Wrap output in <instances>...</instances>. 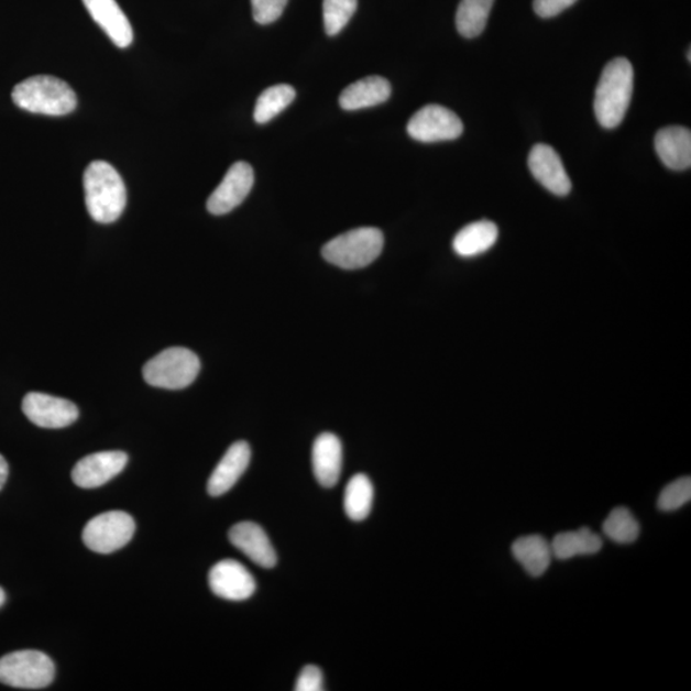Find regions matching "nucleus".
Listing matches in <instances>:
<instances>
[{
    "label": "nucleus",
    "instance_id": "obj_2",
    "mask_svg": "<svg viewBox=\"0 0 691 691\" xmlns=\"http://www.w3.org/2000/svg\"><path fill=\"white\" fill-rule=\"evenodd\" d=\"M634 91V69L626 58L611 61L596 85L594 113L604 129H616L629 109Z\"/></svg>",
    "mask_w": 691,
    "mask_h": 691
},
{
    "label": "nucleus",
    "instance_id": "obj_5",
    "mask_svg": "<svg viewBox=\"0 0 691 691\" xmlns=\"http://www.w3.org/2000/svg\"><path fill=\"white\" fill-rule=\"evenodd\" d=\"M200 360L185 348H171L149 360L143 369L144 380L156 388L184 390L200 372Z\"/></svg>",
    "mask_w": 691,
    "mask_h": 691
},
{
    "label": "nucleus",
    "instance_id": "obj_30",
    "mask_svg": "<svg viewBox=\"0 0 691 691\" xmlns=\"http://www.w3.org/2000/svg\"><path fill=\"white\" fill-rule=\"evenodd\" d=\"M295 690L296 691L325 690L323 673H321L319 667L312 666V665L304 667L300 674H298Z\"/></svg>",
    "mask_w": 691,
    "mask_h": 691
},
{
    "label": "nucleus",
    "instance_id": "obj_21",
    "mask_svg": "<svg viewBox=\"0 0 691 691\" xmlns=\"http://www.w3.org/2000/svg\"><path fill=\"white\" fill-rule=\"evenodd\" d=\"M498 239V227L491 221L470 223L454 235L452 248L462 257H471L489 251Z\"/></svg>",
    "mask_w": 691,
    "mask_h": 691
},
{
    "label": "nucleus",
    "instance_id": "obj_13",
    "mask_svg": "<svg viewBox=\"0 0 691 691\" xmlns=\"http://www.w3.org/2000/svg\"><path fill=\"white\" fill-rule=\"evenodd\" d=\"M529 169L534 178L549 193L557 196L570 194L572 184L560 155L552 146L538 144L533 146L529 154Z\"/></svg>",
    "mask_w": 691,
    "mask_h": 691
},
{
    "label": "nucleus",
    "instance_id": "obj_8",
    "mask_svg": "<svg viewBox=\"0 0 691 691\" xmlns=\"http://www.w3.org/2000/svg\"><path fill=\"white\" fill-rule=\"evenodd\" d=\"M407 132L420 143H439L462 135L463 124L457 113L442 106L423 107L407 123Z\"/></svg>",
    "mask_w": 691,
    "mask_h": 691
},
{
    "label": "nucleus",
    "instance_id": "obj_25",
    "mask_svg": "<svg viewBox=\"0 0 691 691\" xmlns=\"http://www.w3.org/2000/svg\"><path fill=\"white\" fill-rule=\"evenodd\" d=\"M296 91L289 85H274L264 90L255 106L254 118L259 124L268 123L293 103Z\"/></svg>",
    "mask_w": 691,
    "mask_h": 691
},
{
    "label": "nucleus",
    "instance_id": "obj_24",
    "mask_svg": "<svg viewBox=\"0 0 691 691\" xmlns=\"http://www.w3.org/2000/svg\"><path fill=\"white\" fill-rule=\"evenodd\" d=\"M494 0H461L457 13V28L463 37L481 35L489 22Z\"/></svg>",
    "mask_w": 691,
    "mask_h": 691
},
{
    "label": "nucleus",
    "instance_id": "obj_31",
    "mask_svg": "<svg viewBox=\"0 0 691 691\" xmlns=\"http://www.w3.org/2000/svg\"><path fill=\"white\" fill-rule=\"evenodd\" d=\"M577 2L578 0H534L533 7L539 18L551 19Z\"/></svg>",
    "mask_w": 691,
    "mask_h": 691
},
{
    "label": "nucleus",
    "instance_id": "obj_12",
    "mask_svg": "<svg viewBox=\"0 0 691 691\" xmlns=\"http://www.w3.org/2000/svg\"><path fill=\"white\" fill-rule=\"evenodd\" d=\"M211 592L227 601H245L254 594L256 584L250 571L234 560H223L209 572Z\"/></svg>",
    "mask_w": 691,
    "mask_h": 691
},
{
    "label": "nucleus",
    "instance_id": "obj_15",
    "mask_svg": "<svg viewBox=\"0 0 691 691\" xmlns=\"http://www.w3.org/2000/svg\"><path fill=\"white\" fill-rule=\"evenodd\" d=\"M83 3L118 48H129L133 42V30L116 0H83Z\"/></svg>",
    "mask_w": 691,
    "mask_h": 691
},
{
    "label": "nucleus",
    "instance_id": "obj_29",
    "mask_svg": "<svg viewBox=\"0 0 691 691\" xmlns=\"http://www.w3.org/2000/svg\"><path fill=\"white\" fill-rule=\"evenodd\" d=\"M288 0H251L254 20L261 25H270L284 13Z\"/></svg>",
    "mask_w": 691,
    "mask_h": 691
},
{
    "label": "nucleus",
    "instance_id": "obj_11",
    "mask_svg": "<svg viewBox=\"0 0 691 691\" xmlns=\"http://www.w3.org/2000/svg\"><path fill=\"white\" fill-rule=\"evenodd\" d=\"M129 457L122 451H103L89 454L78 461L73 470V481L85 490L98 489L128 465Z\"/></svg>",
    "mask_w": 691,
    "mask_h": 691
},
{
    "label": "nucleus",
    "instance_id": "obj_10",
    "mask_svg": "<svg viewBox=\"0 0 691 691\" xmlns=\"http://www.w3.org/2000/svg\"><path fill=\"white\" fill-rule=\"evenodd\" d=\"M254 186V169L249 163L238 162L227 172L207 202L209 213L224 216L238 208L248 198Z\"/></svg>",
    "mask_w": 691,
    "mask_h": 691
},
{
    "label": "nucleus",
    "instance_id": "obj_18",
    "mask_svg": "<svg viewBox=\"0 0 691 691\" xmlns=\"http://www.w3.org/2000/svg\"><path fill=\"white\" fill-rule=\"evenodd\" d=\"M656 152L666 167L685 171L691 166V132L681 125H671L657 132Z\"/></svg>",
    "mask_w": 691,
    "mask_h": 691
},
{
    "label": "nucleus",
    "instance_id": "obj_19",
    "mask_svg": "<svg viewBox=\"0 0 691 691\" xmlns=\"http://www.w3.org/2000/svg\"><path fill=\"white\" fill-rule=\"evenodd\" d=\"M391 84L381 76H369L351 84L340 97V106L344 111H359L383 105L391 97Z\"/></svg>",
    "mask_w": 691,
    "mask_h": 691
},
{
    "label": "nucleus",
    "instance_id": "obj_14",
    "mask_svg": "<svg viewBox=\"0 0 691 691\" xmlns=\"http://www.w3.org/2000/svg\"><path fill=\"white\" fill-rule=\"evenodd\" d=\"M229 537L231 544L259 567L265 569L276 567V551L261 525L251 522L235 524Z\"/></svg>",
    "mask_w": 691,
    "mask_h": 691
},
{
    "label": "nucleus",
    "instance_id": "obj_9",
    "mask_svg": "<svg viewBox=\"0 0 691 691\" xmlns=\"http://www.w3.org/2000/svg\"><path fill=\"white\" fill-rule=\"evenodd\" d=\"M22 412L35 426L46 429H61L78 419V408L68 399L30 392L22 402Z\"/></svg>",
    "mask_w": 691,
    "mask_h": 691
},
{
    "label": "nucleus",
    "instance_id": "obj_26",
    "mask_svg": "<svg viewBox=\"0 0 691 691\" xmlns=\"http://www.w3.org/2000/svg\"><path fill=\"white\" fill-rule=\"evenodd\" d=\"M602 530L604 536L618 545H630L638 539L640 525L629 508L616 507L612 509Z\"/></svg>",
    "mask_w": 691,
    "mask_h": 691
},
{
    "label": "nucleus",
    "instance_id": "obj_17",
    "mask_svg": "<svg viewBox=\"0 0 691 691\" xmlns=\"http://www.w3.org/2000/svg\"><path fill=\"white\" fill-rule=\"evenodd\" d=\"M314 475L325 489H332L340 481L342 471V443L332 434L320 435L312 447Z\"/></svg>",
    "mask_w": 691,
    "mask_h": 691
},
{
    "label": "nucleus",
    "instance_id": "obj_32",
    "mask_svg": "<svg viewBox=\"0 0 691 691\" xmlns=\"http://www.w3.org/2000/svg\"><path fill=\"white\" fill-rule=\"evenodd\" d=\"M8 473H10V468H8V462L2 457V454H0V491H2L7 482Z\"/></svg>",
    "mask_w": 691,
    "mask_h": 691
},
{
    "label": "nucleus",
    "instance_id": "obj_7",
    "mask_svg": "<svg viewBox=\"0 0 691 691\" xmlns=\"http://www.w3.org/2000/svg\"><path fill=\"white\" fill-rule=\"evenodd\" d=\"M135 529V520L128 513L108 512L86 524L83 539L92 552L113 553L129 544Z\"/></svg>",
    "mask_w": 691,
    "mask_h": 691
},
{
    "label": "nucleus",
    "instance_id": "obj_27",
    "mask_svg": "<svg viewBox=\"0 0 691 691\" xmlns=\"http://www.w3.org/2000/svg\"><path fill=\"white\" fill-rule=\"evenodd\" d=\"M358 10V0H323L326 33L336 36L348 25Z\"/></svg>",
    "mask_w": 691,
    "mask_h": 691
},
{
    "label": "nucleus",
    "instance_id": "obj_23",
    "mask_svg": "<svg viewBox=\"0 0 691 691\" xmlns=\"http://www.w3.org/2000/svg\"><path fill=\"white\" fill-rule=\"evenodd\" d=\"M374 498V489L364 474L350 479L344 490V512L352 522H363L371 514Z\"/></svg>",
    "mask_w": 691,
    "mask_h": 691
},
{
    "label": "nucleus",
    "instance_id": "obj_22",
    "mask_svg": "<svg viewBox=\"0 0 691 691\" xmlns=\"http://www.w3.org/2000/svg\"><path fill=\"white\" fill-rule=\"evenodd\" d=\"M602 547V538L589 528L559 533L551 541L555 559L563 561L574 559L577 556L599 553Z\"/></svg>",
    "mask_w": 691,
    "mask_h": 691
},
{
    "label": "nucleus",
    "instance_id": "obj_16",
    "mask_svg": "<svg viewBox=\"0 0 691 691\" xmlns=\"http://www.w3.org/2000/svg\"><path fill=\"white\" fill-rule=\"evenodd\" d=\"M251 459V449L245 441L233 443L219 461L208 482L210 496L219 497L229 492L245 473Z\"/></svg>",
    "mask_w": 691,
    "mask_h": 691
},
{
    "label": "nucleus",
    "instance_id": "obj_1",
    "mask_svg": "<svg viewBox=\"0 0 691 691\" xmlns=\"http://www.w3.org/2000/svg\"><path fill=\"white\" fill-rule=\"evenodd\" d=\"M85 201L90 217L98 223H113L128 204V191L120 173L105 161L90 164L84 175Z\"/></svg>",
    "mask_w": 691,
    "mask_h": 691
},
{
    "label": "nucleus",
    "instance_id": "obj_28",
    "mask_svg": "<svg viewBox=\"0 0 691 691\" xmlns=\"http://www.w3.org/2000/svg\"><path fill=\"white\" fill-rule=\"evenodd\" d=\"M691 500V478L684 476L666 485L657 501V506L663 513L677 512Z\"/></svg>",
    "mask_w": 691,
    "mask_h": 691
},
{
    "label": "nucleus",
    "instance_id": "obj_33",
    "mask_svg": "<svg viewBox=\"0 0 691 691\" xmlns=\"http://www.w3.org/2000/svg\"><path fill=\"white\" fill-rule=\"evenodd\" d=\"M4 602H6V593L3 591V588H0V607L3 606Z\"/></svg>",
    "mask_w": 691,
    "mask_h": 691
},
{
    "label": "nucleus",
    "instance_id": "obj_20",
    "mask_svg": "<svg viewBox=\"0 0 691 691\" xmlns=\"http://www.w3.org/2000/svg\"><path fill=\"white\" fill-rule=\"evenodd\" d=\"M512 552L533 578L545 575L553 559L551 544L539 534L516 539Z\"/></svg>",
    "mask_w": 691,
    "mask_h": 691
},
{
    "label": "nucleus",
    "instance_id": "obj_3",
    "mask_svg": "<svg viewBox=\"0 0 691 691\" xmlns=\"http://www.w3.org/2000/svg\"><path fill=\"white\" fill-rule=\"evenodd\" d=\"M12 100L30 113L66 116L73 113L77 97L70 86L54 76H33L14 86Z\"/></svg>",
    "mask_w": 691,
    "mask_h": 691
},
{
    "label": "nucleus",
    "instance_id": "obj_6",
    "mask_svg": "<svg viewBox=\"0 0 691 691\" xmlns=\"http://www.w3.org/2000/svg\"><path fill=\"white\" fill-rule=\"evenodd\" d=\"M56 677L52 659L39 650L12 651L0 658V682L26 690L50 687Z\"/></svg>",
    "mask_w": 691,
    "mask_h": 691
},
{
    "label": "nucleus",
    "instance_id": "obj_4",
    "mask_svg": "<svg viewBox=\"0 0 691 691\" xmlns=\"http://www.w3.org/2000/svg\"><path fill=\"white\" fill-rule=\"evenodd\" d=\"M383 233L373 227L352 230L326 243L321 255L339 268L353 271L365 268L382 253Z\"/></svg>",
    "mask_w": 691,
    "mask_h": 691
}]
</instances>
